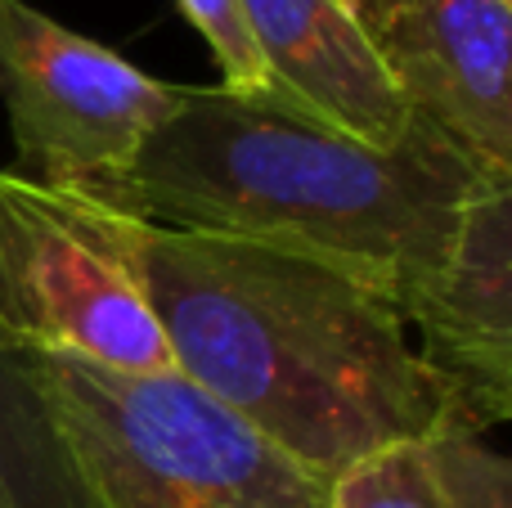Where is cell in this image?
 <instances>
[{
	"label": "cell",
	"mask_w": 512,
	"mask_h": 508,
	"mask_svg": "<svg viewBox=\"0 0 512 508\" xmlns=\"http://www.w3.org/2000/svg\"><path fill=\"white\" fill-rule=\"evenodd\" d=\"M144 284L176 374L319 473L463 432L387 288L283 248L149 221Z\"/></svg>",
	"instance_id": "6da1fadb"
},
{
	"label": "cell",
	"mask_w": 512,
	"mask_h": 508,
	"mask_svg": "<svg viewBox=\"0 0 512 508\" xmlns=\"http://www.w3.org/2000/svg\"><path fill=\"white\" fill-rule=\"evenodd\" d=\"M486 171L432 122L378 149L274 95L180 86L144 140L122 212L167 230L248 239L378 284L400 306L445 266Z\"/></svg>",
	"instance_id": "7a4b0ae2"
},
{
	"label": "cell",
	"mask_w": 512,
	"mask_h": 508,
	"mask_svg": "<svg viewBox=\"0 0 512 508\" xmlns=\"http://www.w3.org/2000/svg\"><path fill=\"white\" fill-rule=\"evenodd\" d=\"M95 508H328L333 477L171 374L27 360Z\"/></svg>",
	"instance_id": "3957f363"
},
{
	"label": "cell",
	"mask_w": 512,
	"mask_h": 508,
	"mask_svg": "<svg viewBox=\"0 0 512 508\" xmlns=\"http://www.w3.org/2000/svg\"><path fill=\"white\" fill-rule=\"evenodd\" d=\"M0 347L117 374H171L144 284V221L0 171Z\"/></svg>",
	"instance_id": "277c9868"
},
{
	"label": "cell",
	"mask_w": 512,
	"mask_h": 508,
	"mask_svg": "<svg viewBox=\"0 0 512 508\" xmlns=\"http://www.w3.org/2000/svg\"><path fill=\"white\" fill-rule=\"evenodd\" d=\"M0 95L14 126L18 176L117 212L144 140L180 104V86L149 77L23 0H0Z\"/></svg>",
	"instance_id": "5b68a950"
},
{
	"label": "cell",
	"mask_w": 512,
	"mask_h": 508,
	"mask_svg": "<svg viewBox=\"0 0 512 508\" xmlns=\"http://www.w3.org/2000/svg\"><path fill=\"white\" fill-rule=\"evenodd\" d=\"M418 360L450 387L459 428L512 419V180L468 203L445 266L400 306Z\"/></svg>",
	"instance_id": "8992f818"
},
{
	"label": "cell",
	"mask_w": 512,
	"mask_h": 508,
	"mask_svg": "<svg viewBox=\"0 0 512 508\" xmlns=\"http://www.w3.org/2000/svg\"><path fill=\"white\" fill-rule=\"evenodd\" d=\"M373 45L409 117L512 176V0H405Z\"/></svg>",
	"instance_id": "52a82bcc"
},
{
	"label": "cell",
	"mask_w": 512,
	"mask_h": 508,
	"mask_svg": "<svg viewBox=\"0 0 512 508\" xmlns=\"http://www.w3.org/2000/svg\"><path fill=\"white\" fill-rule=\"evenodd\" d=\"M239 14L274 90L301 113L378 149L409 131L378 45L342 0H239Z\"/></svg>",
	"instance_id": "ba28073f"
},
{
	"label": "cell",
	"mask_w": 512,
	"mask_h": 508,
	"mask_svg": "<svg viewBox=\"0 0 512 508\" xmlns=\"http://www.w3.org/2000/svg\"><path fill=\"white\" fill-rule=\"evenodd\" d=\"M0 508H95L23 356L0 347Z\"/></svg>",
	"instance_id": "9c48e42d"
},
{
	"label": "cell",
	"mask_w": 512,
	"mask_h": 508,
	"mask_svg": "<svg viewBox=\"0 0 512 508\" xmlns=\"http://www.w3.org/2000/svg\"><path fill=\"white\" fill-rule=\"evenodd\" d=\"M328 508H463L432 441H396L333 473Z\"/></svg>",
	"instance_id": "30bf717a"
},
{
	"label": "cell",
	"mask_w": 512,
	"mask_h": 508,
	"mask_svg": "<svg viewBox=\"0 0 512 508\" xmlns=\"http://www.w3.org/2000/svg\"><path fill=\"white\" fill-rule=\"evenodd\" d=\"M180 14L198 27L207 45L216 54V68H221V86L234 90V95H274L270 72H265L261 54H256L252 36H248V23L239 14V0H176Z\"/></svg>",
	"instance_id": "8fae6325"
},
{
	"label": "cell",
	"mask_w": 512,
	"mask_h": 508,
	"mask_svg": "<svg viewBox=\"0 0 512 508\" xmlns=\"http://www.w3.org/2000/svg\"><path fill=\"white\" fill-rule=\"evenodd\" d=\"M436 464L463 508H512V464L472 432H445L432 441Z\"/></svg>",
	"instance_id": "7c38bea8"
},
{
	"label": "cell",
	"mask_w": 512,
	"mask_h": 508,
	"mask_svg": "<svg viewBox=\"0 0 512 508\" xmlns=\"http://www.w3.org/2000/svg\"><path fill=\"white\" fill-rule=\"evenodd\" d=\"M342 5L351 9L355 18H360V23H364V32H369V36H378L382 27H387L391 18H396L400 9H405V0H342Z\"/></svg>",
	"instance_id": "4fadbf2b"
}]
</instances>
